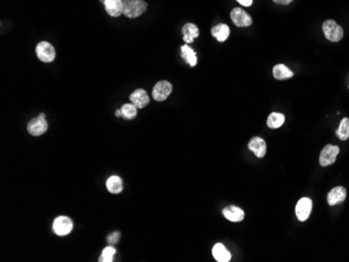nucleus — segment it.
Returning a JSON list of instances; mask_svg holds the SVG:
<instances>
[{"label": "nucleus", "instance_id": "19", "mask_svg": "<svg viewBox=\"0 0 349 262\" xmlns=\"http://www.w3.org/2000/svg\"><path fill=\"white\" fill-rule=\"evenodd\" d=\"M273 75L278 81H285L289 80L291 77H293V71L289 69V68L283 64H278L273 68Z\"/></svg>", "mask_w": 349, "mask_h": 262}, {"label": "nucleus", "instance_id": "20", "mask_svg": "<svg viewBox=\"0 0 349 262\" xmlns=\"http://www.w3.org/2000/svg\"><path fill=\"white\" fill-rule=\"evenodd\" d=\"M107 189L113 195H117L121 192L123 189V183L122 180L118 176H111L106 182Z\"/></svg>", "mask_w": 349, "mask_h": 262}, {"label": "nucleus", "instance_id": "4", "mask_svg": "<svg viewBox=\"0 0 349 262\" xmlns=\"http://www.w3.org/2000/svg\"><path fill=\"white\" fill-rule=\"evenodd\" d=\"M36 53L38 59L44 63H51L56 57V51L54 46L46 41L38 43L36 47Z\"/></svg>", "mask_w": 349, "mask_h": 262}, {"label": "nucleus", "instance_id": "1", "mask_svg": "<svg viewBox=\"0 0 349 262\" xmlns=\"http://www.w3.org/2000/svg\"><path fill=\"white\" fill-rule=\"evenodd\" d=\"M322 31L325 38L331 42H339L342 40L344 36V31L342 26L339 25L333 19H328L322 24Z\"/></svg>", "mask_w": 349, "mask_h": 262}, {"label": "nucleus", "instance_id": "6", "mask_svg": "<svg viewBox=\"0 0 349 262\" xmlns=\"http://www.w3.org/2000/svg\"><path fill=\"white\" fill-rule=\"evenodd\" d=\"M53 229L57 235L59 236L68 235L73 229V222L69 217L59 216L54 220Z\"/></svg>", "mask_w": 349, "mask_h": 262}, {"label": "nucleus", "instance_id": "13", "mask_svg": "<svg viewBox=\"0 0 349 262\" xmlns=\"http://www.w3.org/2000/svg\"><path fill=\"white\" fill-rule=\"evenodd\" d=\"M106 12L111 17H118L123 13V1L121 0H105Z\"/></svg>", "mask_w": 349, "mask_h": 262}, {"label": "nucleus", "instance_id": "9", "mask_svg": "<svg viewBox=\"0 0 349 262\" xmlns=\"http://www.w3.org/2000/svg\"><path fill=\"white\" fill-rule=\"evenodd\" d=\"M230 18L237 27H247L252 24V18L240 7H235L231 11Z\"/></svg>", "mask_w": 349, "mask_h": 262}, {"label": "nucleus", "instance_id": "14", "mask_svg": "<svg viewBox=\"0 0 349 262\" xmlns=\"http://www.w3.org/2000/svg\"><path fill=\"white\" fill-rule=\"evenodd\" d=\"M223 214H224V216L228 220L233 221V222L241 221L245 217L244 211L236 206H228V207L224 208L223 209Z\"/></svg>", "mask_w": 349, "mask_h": 262}, {"label": "nucleus", "instance_id": "15", "mask_svg": "<svg viewBox=\"0 0 349 262\" xmlns=\"http://www.w3.org/2000/svg\"><path fill=\"white\" fill-rule=\"evenodd\" d=\"M183 40L185 43H192L196 38L199 37V27L193 23H186L182 28Z\"/></svg>", "mask_w": 349, "mask_h": 262}, {"label": "nucleus", "instance_id": "22", "mask_svg": "<svg viewBox=\"0 0 349 262\" xmlns=\"http://www.w3.org/2000/svg\"><path fill=\"white\" fill-rule=\"evenodd\" d=\"M336 135L342 141H345L349 138V118L345 117L341 120L340 125H339L338 130L336 131Z\"/></svg>", "mask_w": 349, "mask_h": 262}, {"label": "nucleus", "instance_id": "21", "mask_svg": "<svg viewBox=\"0 0 349 262\" xmlns=\"http://www.w3.org/2000/svg\"><path fill=\"white\" fill-rule=\"evenodd\" d=\"M285 115L281 113H271L268 117L267 124L270 129H278L285 123Z\"/></svg>", "mask_w": 349, "mask_h": 262}, {"label": "nucleus", "instance_id": "24", "mask_svg": "<svg viewBox=\"0 0 349 262\" xmlns=\"http://www.w3.org/2000/svg\"><path fill=\"white\" fill-rule=\"evenodd\" d=\"M115 254H116V250L113 247H107L103 250V253L100 257V261L101 262H112Z\"/></svg>", "mask_w": 349, "mask_h": 262}, {"label": "nucleus", "instance_id": "27", "mask_svg": "<svg viewBox=\"0 0 349 262\" xmlns=\"http://www.w3.org/2000/svg\"><path fill=\"white\" fill-rule=\"evenodd\" d=\"M273 1L277 4H283V5H287V4H290L292 1H294V0H273Z\"/></svg>", "mask_w": 349, "mask_h": 262}, {"label": "nucleus", "instance_id": "11", "mask_svg": "<svg viewBox=\"0 0 349 262\" xmlns=\"http://www.w3.org/2000/svg\"><path fill=\"white\" fill-rule=\"evenodd\" d=\"M130 101L131 103L136 106L137 109H142L144 106H147L150 103L149 94L147 91L143 89H137L135 90L131 95H130Z\"/></svg>", "mask_w": 349, "mask_h": 262}, {"label": "nucleus", "instance_id": "10", "mask_svg": "<svg viewBox=\"0 0 349 262\" xmlns=\"http://www.w3.org/2000/svg\"><path fill=\"white\" fill-rule=\"evenodd\" d=\"M346 196H347V191L344 187H342V186L335 187L334 189L329 191L328 195H327L328 205L329 206L339 205V204H341L345 201Z\"/></svg>", "mask_w": 349, "mask_h": 262}, {"label": "nucleus", "instance_id": "23", "mask_svg": "<svg viewBox=\"0 0 349 262\" xmlns=\"http://www.w3.org/2000/svg\"><path fill=\"white\" fill-rule=\"evenodd\" d=\"M121 116L127 119H133L137 115V108L132 103L125 104L121 106Z\"/></svg>", "mask_w": 349, "mask_h": 262}, {"label": "nucleus", "instance_id": "28", "mask_svg": "<svg viewBox=\"0 0 349 262\" xmlns=\"http://www.w3.org/2000/svg\"><path fill=\"white\" fill-rule=\"evenodd\" d=\"M116 116H121V110H116Z\"/></svg>", "mask_w": 349, "mask_h": 262}, {"label": "nucleus", "instance_id": "16", "mask_svg": "<svg viewBox=\"0 0 349 262\" xmlns=\"http://www.w3.org/2000/svg\"><path fill=\"white\" fill-rule=\"evenodd\" d=\"M212 256L219 262H228L231 259L230 252L222 244H217L212 249Z\"/></svg>", "mask_w": 349, "mask_h": 262}, {"label": "nucleus", "instance_id": "8", "mask_svg": "<svg viewBox=\"0 0 349 262\" xmlns=\"http://www.w3.org/2000/svg\"><path fill=\"white\" fill-rule=\"evenodd\" d=\"M313 208V202L311 199L308 198H302L300 199L296 205V216L300 221H305L309 215H311Z\"/></svg>", "mask_w": 349, "mask_h": 262}, {"label": "nucleus", "instance_id": "3", "mask_svg": "<svg viewBox=\"0 0 349 262\" xmlns=\"http://www.w3.org/2000/svg\"><path fill=\"white\" fill-rule=\"evenodd\" d=\"M339 153H340V148L337 147V145L327 144L326 147H324V149L321 151V153H320V158H319L320 165L325 167L334 164L336 162Z\"/></svg>", "mask_w": 349, "mask_h": 262}, {"label": "nucleus", "instance_id": "7", "mask_svg": "<svg viewBox=\"0 0 349 262\" xmlns=\"http://www.w3.org/2000/svg\"><path fill=\"white\" fill-rule=\"evenodd\" d=\"M172 91H173V86L170 82L168 81L158 82L153 88V92H152L153 99L157 102H163L169 98Z\"/></svg>", "mask_w": 349, "mask_h": 262}, {"label": "nucleus", "instance_id": "2", "mask_svg": "<svg viewBox=\"0 0 349 262\" xmlns=\"http://www.w3.org/2000/svg\"><path fill=\"white\" fill-rule=\"evenodd\" d=\"M148 8L144 0H123V15L128 18H137Z\"/></svg>", "mask_w": 349, "mask_h": 262}, {"label": "nucleus", "instance_id": "29", "mask_svg": "<svg viewBox=\"0 0 349 262\" xmlns=\"http://www.w3.org/2000/svg\"><path fill=\"white\" fill-rule=\"evenodd\" d=\"M101 1H102V2H103V3H104V1H105V0H101Z\"/></svg>", "mask_w": 349, "mask_h": 262}, {"label": "nucleus", "instance_id": "26", "mask_svg": "<svg viewBox=\"0 0 349 262\" xmlns=\"http://www.w3.org/2000/svg\"><path fill=\"white\" fill-rule=\"evenodd\" d=\"M236 1L243 6H250L253 2V0H236Z\"/></svg>", "mask_w": 349, "mask_h": 262}, {"label": "nucleus", "instance_id": "18", "mask_svg": "<svg viewBox=\"0 0 349 262\" xmlns=\"http://www.w3.org/2000/svg\"><path fill=\"white\" fill-rule=\"evenodd\" d=\"M181 56L183 57L184 60H185V62L189 66L195 67L197 65L198 59H197L196 52L193 51L192 48L190 46H188L187 44L181 46Z\"/></svg>", "mask_w": 349, "mask_h": 262}, {"label": "nucleus", "instance_id": "12", "mask_svg": "<svg viewBox=\"0 0 349 262\" xmlns=\"http://www.w3.org/2000/svg\"><path fill=\"white\" fill-rule=\"evenodd\" d=\"M248 148L250 151L253 152V154L257 158H263L267 153V144L266 141L260 137H253L248 144Z\"/></svg>", "mask_w": 349, "mask_h": 262}, {"label": "nucleus", "instance_id": "25", "mask_svg": "<svg viewBox=\"0 0 349 262\" xmlns=\"http://www.w3.org/2000/svg\"><path fill=\"white\" fill-rule=\"evenodd\" d=\"M118 239H119V233L118 232L112 233V234L108 237V241H109V244H111V245L116 244V242L118 241Z\"/></svg>", "mask_w": 349, "mask_h": 262}, {"label": "nucleus", "instance_id": "17", "mask_svg": "<svg viewBox=\"0 0 349 262\" xmlns=\"http://www.w3.org/2000/svg\"><path fill=\"white\" fill-rule=\"evenodd\" d=\"M211 35L215 37L219 42L226 41L230 35V28L226 24H218L211 28Z\"/></svg>", "mask_w": 349, "mask_h": 262}, {"label": "nucleus", "instance_id": "5", "mask_svg": "<svg viewBox=\"0 0 349 262\" xmlns=\"http://www.w3.org/2000/svg\"><path fill=\"white\" fill-rule=\"evenodd\" d=\"M48 130V122L45 118V114H40L36 118H33L27 123V131L33 136H41Z\"/></svg>", "mask_w": 349, "mask_h": 262}]
</instances>
